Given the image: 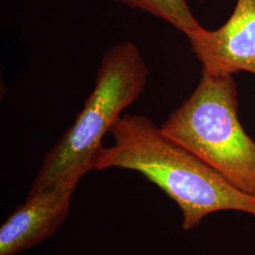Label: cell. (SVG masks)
Segmentation results:
<instances>
[{
    "instance_id": "obj_5",
    "label": "cell",
    "mask_w": 255,
    "mask_h": 255,
    "mask_svg": "<svg viewBox=\"0 0 255 255\" xmlns=\"http://www.w3.org/2000/svg\"><path fill=\"white\" fill-rule=\"evenodd\" d=\"M80 181L59 182L28 193L0 228V255H15L53 237L69 214L70 201Z\"/></svg>"
},
{
    "instance_id": "obj_1",
    "label": "cell",
    "mask_w": 255,
    "mask_h": 255,
    "mask_svg": "<svg viewBox=\"0 0 255 255\" xmlns=\"http://www.w3.org/2000/svg\"><path fill=\"white\" fill-rule=\"evenodd\" d=\"M110 132L114 144L102 148L96 170L121 168L142 174L179 206L183 230L199 226L220 211L255 216V196L238 190L146 117L122 115Z\"/></svg>"
},
{
    "instance_id": "obj_3",
    "label": "cell",
    "mask_w": 255,
    "mask_h": 255,
    "mask_svg": "<svg viewBox=\"0 0 255 255\" xmlns=\"http://www.w3.org/2000/svg\"><path fill=\"white\" fill-rule=\"evenodd\" d=\"M160 128L238 190L255 197V142L239 120L233 75L201 70L191 96Z\"/></svg>"
},
{
    "instance_id": "obj_6",
    "label": "cell",
    "mask_w": 255,
    "mask_h": 255,
    "mask_svg": "<svg viewBox=\"0 0 255 255\" xmlns=\"http://www.w3.org/2000/svg\"><path fill=\"white\" fill-rule=\"evenodd\" d=\"M132 9H140L162 19L186 36H192L202 26L194 16L186 0H112Z\"/></svg>"
},
{
    "instance_id": "obj_2",
    "label": "cell",
    "mask_w": 255,
    "mask_h": 255,
    "mask_svg": "<svg viewBox=\"0 0 255 255\" xmlns=\"http://www.w3.org/2000/svg\"><path fill=\"white\" fill-rule=\"evenodd\" d=\"M148 74L134 43L122 41L111 46L101 59L89 98L72 125L46 153L28 193L64 181H81L96 169L103 137L145 90Z\"/></svg>"
},
{
    "instance_id": "obj_4",
    "label": "cell",
    "mask_w": 255,
    "mask_h": 255,
    "mask_svg": "<svg viewBox=\"0 0 255 255\" xmlns=\"http://www.w3.org/2000/svg\"><path fill=\"white\" fill-rule=\"evenodd\" d=\"M192 51L209 73L255 75V0H237L224 25L188 38Z\"/></svg>"
}]
</instances>
